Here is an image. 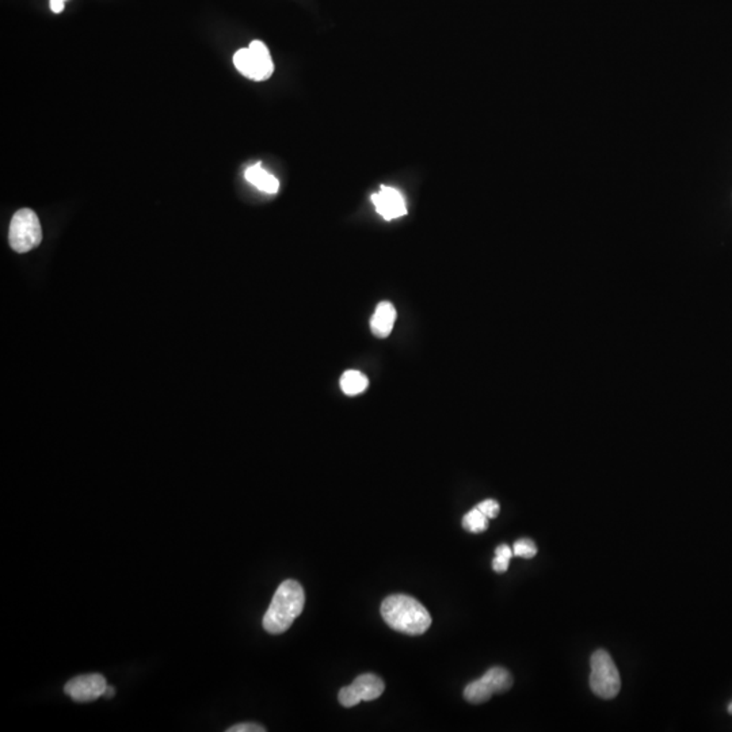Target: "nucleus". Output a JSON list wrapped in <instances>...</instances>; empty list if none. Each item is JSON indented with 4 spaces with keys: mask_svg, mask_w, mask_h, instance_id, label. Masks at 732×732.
<instances>
[{
    "mask_svg": "<svg viewBox=\"0 0 732 732\" xmlns=\"http://www.w3.org/2000/svg\"><path fill=\"white\" fill-rule=\"evenodd\" d=\"M382 616L385 623L402 634L420 636L431 626L428 609L410 595H390L382 603Z\"/></svg>",
    "mask_w": 732,
    "mask_h": 732,
    "instance_id": "f257e3e1",
    "label": "nucleus"
},
{
    "mask_svg": "<svg viewBox=\"0 0 732 732\" xmlns=\"http://www.w3.org/2000/svg\"><path fill=\"white\" fill-rule=\"evenodd\" d=\"M305 594L303 586L293 579L285 580L279 586L271 606L264 618V631L272 634L287 632L293 621L302 615Z\"/></svg>",
    "mask_w": 732,
    "mask_h": 732,
    "instance_id": "f03ea898",
    "label": "nucleus"
},
{
    "mask_svg": "<svg viewBox=\"0 0 732 732\" xmlns=\"http://www.w3.org/2000/svg\"><path fill=\"white\" fill-rule=\"evenodd\" d=\"M592 674L590 688L598 697L610 700L618 695L621 689L620 673L613 662L612 657L605 649H598L592 655Z\"/></svg>",
    "mask_w": 732,
    "mask_h": 732,
    "instance_id": "7ed1b4c3",
    "label": "nucleus"
},
{
    "mask_svg": "<svg viewBox=\"0 0 732 732\" xmlns=\"http://www.w3.org/2000/svg\"><path fill=\"white\" fill-rule=\"evenodd\" d=\"M233 64L241 75L256 82L266 81L274 71L271 52L262 41H253L248 48L239 49Z\"/></svg>",
    "mask_w": 732,
    "mask_h": 732,
    "instance_id": "20e7f679",
    "label": "nucleus"
},
{
    "mask_svg": "<svg viewBox=\"0 0 732 732\" xmlns=\"http://www.w3.org/2000/svg\"><path fill=\"white\" fill-rule=\"evenodd\" d=\"M9 241L12 250L23 254L38 248L43 241L40 220L32 209L18 210L10 224Z\"/></svg>",
    "mask_w": 732,
    "mask_h": 732,
    "instance_id": "39448f33",
    "label": "nucleus"
},
{
    "mask_svg": "<svg viewBox=\"0 0 732 732\" xmlns=\"http://www.w3.org/2000/svg\"><path fill=\"white\" fill-rule=\"evenodd\" d=\"M513 687V677L503 667H492L482 678L467 685L464 697L468 703L482 704L490 700L494 693L508 692Z\"/></svg>",
    "mask_w": 732,
    "mask_h": 732,
    "instance_id": "423d86ee",
    "label": "nucleus"
},
{
    "mask_svg": "<svg viewBox=\"0 0 732 732\" xmlns=\"http://www.w3.org/2000/svg\"><path fill=\"white\" fill-rule=\"evenodd\" d=\"M385 683L374 674H362L354 680L349 687L339 690V703L346 708L358 705L361 701H374L382 695Z\"/></svg>",
    "mask_w": 732,
    "mask_h": 732,
    "instance_id": "0eeeda50",
    "label": "nucleus"
},
{
    "mask_svg": "<svg viewBox=\"0 0 732 732\" xmlns=\"http://www.w3.org/2000/svg\"><path fill=\"white\" fill-rule=\"evenodd\" d=\"M106 678L98 673H92L69 680L64 687V692L76 703H91L102 697L106 692Z\"/></svg>",
    "mask_w": 732,
    "mask_h": 732,
    "instance_id": "6e6552de",
    "label": "nucleus"
},
{
    "mask_svg": "<svg viewBox=\"0 0 732 732\" xmlns=\"http://www.w3.org/2000/svg\"><path fill=\"white\" fill-rule=\"evenodd\" d=\"M372 202H374L377 213L382 216V218H385L387 222L407 215V207H405L403 195L392 187L382 186L379 193H374L372 195Z\"/></svg>",
    "mask_w": 732,
    "mask_h": 732,
    "instance_id": "1a4fd4ad",
    "label": "nucleus"
},
{
    "mask_svg": "<svg viewBox=\"0 0 732 732\" xmlns=\"http://www.w3.org/2000/svg\"><path fill=\"white\" fill-rule=\"evenodd\" d=\"M397 322V310L390 302H382L377 305L371 319L372 334L377 338H387L394 330Z\"/></svg>",
    "mask_w": 732,
    "mask_h": 732,
    "instance_id": "9d476101",
    "label": "nucleus"
},
{
    "mask_svg": "<svg viewBox=\"0 0 732 732\" xmlns=\"http://www.w3.org/2000/svg\"><path fill=\"white\" fill-rule=\"evenodd\" d=\"M244 177H246L248 182L258 187L261 192L269 193V194H276L279 192V179L267 173L266 169H262L261 164L248 167L246 173H244Z\"/></svg>",
    "mask_w": 732,
    "mask_h": 732,
    "instance_id": "9b49d317",
    "label": "nucleus"
},
{
    "mask_svg": "<svg viewBox=\"0 0 732 732\" xmlns=\"http://www.w3.org/2000/svg\"><path fill=\"white\" fill-rule=\"evenodd\" d=\"M368 377L358 371H348L342 374L341 388L349 397L362 394L368 388Z\"/></svg>",
    "mask_w": 732,
    "mask_h": 732,
    "instance_id": "f8f14e48",
    "label": "nucleus"
},
{
    "mask_svg": "<svg viewBox=\"0 0 732 732\" xmlns=\"http://www.w3.org/2000/svg\"><path fill=\"white\" fill-rule=\"evenodd\" d=\"M488 520L490 518L482 513L479 508H472L469 513H467L462 518V526L467 531H471V533H482V531H487L488 529Z\"/></svg>",
    "mask_w": 732,
    "mask_h": 732,
    "instance_id": "ddd939ff",
    "label": "nucleus"
},
{
    "mask_svg": "<svg viewBox=\"0 0 732 732\" xmlns=\"http://www.w3.org/2000/svg\"><path fill=\"white\" fill-rule=\"evenodd\" d=\"M513 555H515V552L511 551L510 547L506 546V544L498 547L497 551H495L494 562H492L494 571L500 572V574L508 571V563H510Z\"/></svg>",
    "mask_w": 732,
    "mask_h": 732,
    "instance_id": "4468645a",
    "label": "nucleus"
},
{
    "mask_svg": "<svg viewBox=\"0 0 732 732\" xmlns=\"http://www.w3.org/2000/svg\"><path fill=\"white\" fill-rule=\"evenodd\" d=\"M513 552H515L516 556L523 557V559H531V557L536 556L537 547L533 541L528 540V539H523V540L516 541L515 551Z\"/></svg>",
    "mask_w": 732,
    "mask_h": 732,
    "instance_id": "2eb2a0df",
    "label": "nucleus"
},
{
    "mask_svg": "<svg viewBox=\"0 0 732 732\" xmlns=\"http://www.w3.org/2000/svg\"><path fill=\"white\" fill-rule=\"evenodd\" d=\"M477 508H479L482 513H484L490 520H492V518H497L500 511V503L494 500H483V502H480L479 505H477Z\"/></svg>",
    "mask_w": 732,
    "mask_h": 732,
    "instance_id": "dca6fc26",
    "label": "nucleus"
},
{
    "mask_svg": "<svg viewBox=\"0 0 732 732\" xmlns=\"http://www.w3.org/2000/svg\"><path fill=\"white\" fill-rule=\"evenodd\" d=\"M266 728L256 723L236 724L227 729V732H264Z\"/></svg>",
    "mask_w": 732,
    "mask_h": 732,
    "instance_id": "f3484780",
    "label": "nucleus"
},
{
    "mask_svg": "<svg viewBox=\"0 0 732 732\" xmlns=\"http://www.w3.org/2000/svg\"><path fill=\"white\" fill-rule=\"evenodd\" d=\"M114 693H115L114 688L110 687V685H107L106 692H105L104 696H105V697H113V696H114Z\"/></svg>",
    "mask_w": 732,
    "mask_h": 732,
    "instance_id": "a211bd4d",
    "label": "nucleus"
},
{
    "mask_svg": "<svg viewBox=\"0 0 732 732\" xmlns=\"http://www.w3.org/2000/svg\"><path fill=\"white\" fill-rule=\"evenodd\" d=\"M728 712L732 715V703L728 705Z\"/></svg>",
    "mask_w": 732,
    "mask_h": 732,
    "instance_id": "6ab92c4d",
    "label": "nucleus"
},
{
    "mask_svg": "<svg viewBox=\"0 0 732 732\" xmlns=\"http://www.w3.org/2000/svg\"><path fill=\"white\" fill-rule=\"evenodd\" d=\"M61 2H66V0H61Z\"/></svg>",
    "mask_w": 732,
    "mask_h": 732,
    "instance_id": "aec40b11",
    "label": "nucleus"
}]
</instances>
